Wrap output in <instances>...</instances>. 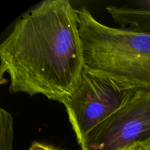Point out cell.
<instances>
[{"mask_svg":"<svg viewBox=\"0 0 150 150\" xmlns=\"http://www.w3.org/2000/svg\"><path fill=\"white\" fill-rule=\"evenodd\" d=\"M0 62L10 92L62 103L84 68L77 10L68 0H45L32 7L0 45Z\"/></svg>","mask_w":150,"mask_h":150,"instance_id":"obj_1","label":"cell"},{"mask_svg":"<svg viewBox=\"0 0 150 150\" xmlns=\"http://www.w3.org/2000/svg\"><path fill=\"white\" fill-rule=\"evenodd\" d=\"M84 66L132 90H150V32L106 26L77 9Z\"/></svg>","mask_w":150,"mask_h":150,"instance_id":"obj_2","label":"cell"},{"mask_svg":"<svg viewBox=\"0 0 150 150\" xmlns=\"http://www.w3.org/2000/svg\"><path fill=\"white\" fill-rule=\"evenodd\" d=\"M135 91L84 66L79 84L61 103L81 148L89 135L121 109Z\"/></svg>","mask_w":150,"mask_h":150,"instance_id":"obj_3","label":"cell"},{"mask_svg":"<svg viewBox=\"0 0 150 150\" xmlns=\"http://www.w3.org/2000/svg\"><path fill=\"white\" fill-rule=\"evenodd\" d=\"M150 142V90H136L127 103L88 136L81 150H122Z\"/></svg>","mask_w":150,"mask_h":150,"instance_id":"obj_4","label":"cell"},{"mask_svg":"<svg viewBox=\"0 0 150 150\" xmlns=\"http://www.w3.org/2000/svg\"><path fill=\"white\" fill-rule=\"evenodd\" d=\"M13 123L11 114L0 110V150H13Z\"/></svg>","mask_w":150,"mask_h":150,"instance_id":"obj_5","label":"cell"},{"mask_svg":"<svg viewBox=\"0 0 150 150\" xmlns=\"http://www.w3.org/2000/svg\"><path fill=\"white\" fill-rule=\"evenodd\" d=\"M29 150H62L59 148L55 147L51 145L46 144L40 143V142H35L32 144Z\"/></svg>","mask_w":150,"mask_h":150,"instance_id":"obj_6","label":"cell"},{"mask_svg":"<svg viewBox=\"0 0 150 150\" xmlns=\"http://www.w3.org/2000/svg\"><path fill=\"white\" fill-rule=\"evenodd\" d=\"M122 150H143V146L140 144H136L129 146V147L125 148Z\"/></svg>","mask_w":150,"mask_h":150,"instance_id":"obj_7","label":"cell"},{"mask_svg":"<svg viewBox=\"0 0 150 150\" xmlns=\"http://www.w3.org/2000/svg\"><path fill=\"white\" fill-rule=\"evenodd\" d=\"M142 146H143V150H150V142L145 145H142Z\"/></svg>","mask_w":150,"mask_h":150,"instance_id":"obj_8","label":"cell"}]
</instances>
